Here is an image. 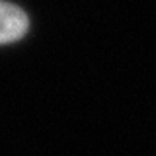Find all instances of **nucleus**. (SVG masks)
Masks as SVG:
<instances>
[{
    "mask_svg": "<svg viewBox=\"0 0 156 156\" xmlns=\"http://www.w3.org/2000/svg\"><path fill=\"white\" fill-rule=\"evenodd\" d=\"M29 27L27 16L22 8L0 0V45L18 41L26 35Z\"/></svg>",
    "mask_w": 156,
    "mask_h": 156,
    "instance_id": "f257e3e1",
    "label": "nucleus"
}]
</instances>
